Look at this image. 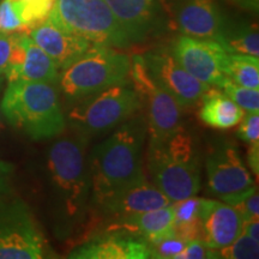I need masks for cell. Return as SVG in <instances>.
Returning <instances> with one entry per match:
<instances>
[{"label": "cell", "instance_id": "44dd1931", "mask_svg": "<svg viewBox=\"0 0 259 259\" xmlns=\"http://www.w3.org/2000/svg\"><path fill=\"white\" fill-rule=\"evenodd\" d=\"M203 103L199 116L204 124L213 128L227 130L235 127L244 118L245 111L241 109L225 93L210 88L202 96Z\"/></svg>", "mask_w": 259, "mask_h": 259}, {"label": "cell", "instance_id": "8d00e7d4", "mask_svg": "<svg viewBox=\"0 0 259 259\" xmlns=\"http://www.w3.org/2000/svg\"><path fill=\"white\" fill-rule=\"evenodd\" d=\"M3 127H4V125H3V122H2V109H0V132H2Z\"/></svg>", "mask_w": 259, "mask_h": 259}, {"label": "cell", "instance_id": "d6986e66", "mask_svg": "<svg viewBox=\"0 0 259 259\" xmlns=\"http://www.w3.org/2000/svg\"><path fill=\"white\" fill-rule=\"evenodd\" d=\"M109 228L125 229L142 236L149 245H155L174 236V211L171 204L163 208L138 212L115 220Z\"/></svg>", "mask_w": 259, "mask_h": 259}, {"label": "cell", "instance_id": "f546056e", "mask_svg": "<svg viewBox=\"0 0 259 259\" xmlns=\"http://www.w3.org/2000/svg\"><path fill=\"white\" fill-rule=\"evenodd\" d=\"M204 258H216L215 250L208 247L205 242L199 239L191 240L187 242L183 251L177 255L176 259H204Z\"/></svg>", "mask_w": 259, "mask_h": 259}, {"label": "cell", "instance_id": "cb8c5ba5", "mask_svg": "<svg viewBox=\"0 0 259 259\" xmlns=\"http://www.w3.org/2000/svg\"><path fill=\"white\" fill-rule=\"evenodd\" d=\"M23 21L27 34L45 22L50 16L56 0H14Z\"/></svg>", "mask_w": 259, "mask_h": 259}, {"label": "cell", "instance_id": "2e32d148", "mask_svg": "<svg viewBox=\"0 0 259 259\" xmlns=\"http://www.w3.org/2000/svg\"><path fill=\"white\" fill-rule=\"evenodd\" d=\"M93 204L102 215L120 220L138 212L163 208L171 202L154 184L144 179L135 185L107 194Z\"/></svg>", "mask_w": 259, "mask_h": 259}, {"label": "cell", "instance_id": "6da1fadb", "mask_svg": "<svg viewBox=\"0 0 259 259\" xmlns=\"http://www.w3.org/2000/svg\"><path fill=\"white\" fill-rule=\"evenodd\" d=\"M147 134V119L136 113L120 124L111 137L93 149L88 157L90 203L145 179L143 147Z\"/></svg>", "mask_w": 259, "mask_h": 259}, {"label": "cell", "instance_id": "e0dca14e", "mask_svg": "<svg viewBox=\"0 0 259 259\" xmlns=\"http://www.w3.org/2000/svg\"><path fill=\"white\" fill-rule=\"evenodd\" d=\"M202 240L212 250L225 247L241 234L242 218L231 204L203 199L200 211Z\"/></svg>", "mask_w": 259, "mask_h": 259}, {"label": "cell", "instance_id": "d4e9b609", "mask_svg": "<svg viewBox=\"0 0 259 259\" xmlns=\"http://www.w3.org/2000/svg\"><path fill=\"white\" fill-rule=\"evenodd\" d=\"M220 88L227 96L231 97L236 105L245 112H258L259 109V89L246 88L239 85L225 77L220 84Z\"/></svg>", "mask_w": 259, "mask_h": 259}, {"label": "cell", "instance_id": "277c9868", "mask_svg": "<svg viewBox=\"0 0 259 259\" xmlns=\"http://www.w3.org/2000/svg\"><path fill=\"white\" fill-rule=\"evenodd\" d=\"M147 164L153 184L171 203L196 196L200 189L198 149L183 128L163 139L149 138Z\"/></svg>", "mask_w": 259, "mask_h": 259}, {"label": "cell", "instance_id": "5b68a950", "mask_svg": "<svg viewBox=\"0 0 259 259\" xmlns=\"http://www.w3.org/2000/svg\"><path fill=\"white\" fill-rule=\"evenodd\" d=\"M143 108L131 79L76 100L67 120L76 134L85 138L115 128Z\"/></svg>", "mask_w": 259, "mask_h": 259}, {"label": "cell", "instance_id": "836d02e7", "mask_svg": "<svg viewBox=\"0 0 259 259\" xmlns=\"http://www.w3.org/2000/svg\"><path fill=\"white\" fill-rule=\"evenodd\" d=\"M241 233L251 236V238L258 240L259 239V222L258 218H252L247 220H242Z\"/></svg>", "mask_w": 259, "mask_h": 259}, {"label": "cell", "instance_id": "ba28073f", "mask_svg": "<svg viewBox=\"0 0 259 259\" xmlns=\"http://www.w3.org/2000/svg\"><path fill=\"white\" fill-rule=\"evenodd\" d=\"M47 242L23 200L0 197V259L47 257Z\"/></svg>", "mask_w": 259, "mask_h": 259}, {"label": "cell", "instance_id": "7c38bea8", "mask_svg": "<svg viewBox=\"0 0 259 259\" xmlns=\"http://www.w3.org/2000/svg\"><path fill=\"white\" fill-rule=\"evenodd\" d=\"M153 79L176 100L180 107H191L200 101L208 84L200 82L181 67L171 52L156 50L143 56Z\"/></svg>", "mask_w": 259, "mask_h": 259}, {"label": "cell", "instance_id": "ffe728a7", "mask_svg": "<svg viewBox=\"0 0 259 259\" xmlns=\"http://www.w3.org/2000/svg\"><path fill=\"white\" fill-rule=\"evenodd\" d=\"M21 40L24 47V60L16 80L57 84L60 71L56 63L31 40L27 32H21Z\"/></svg>", "mask_w": 259, "mask_h": 259}, {"label": "cell", "instance_id": "8fae6325", "mask_svg": "<svg viewBox=\"0 0 259 259\" xmlns=\"http://www.w3.org/2000/svg\"><path fill=\"white\" fill-rule=\"evenodd\" d=\"M168 24L183 35L216 40L226 22L216 0H162Z\"/></svg>", "mask_w": 259, "mask_h": 259}, {"label": "cell", "instance_id": "30bf717a", "mask_svg": "<svg viewBox=\"0 0 259 259\" xmlns=\"http://www.w3.org/2000/svg\"><path fill=\"white\" fill-rule=\"evenodd\" d=\"M205 168L209 190L227 204L232 205L257 191L234 145L226 143L212 149L206 157Z\"/></svg>", "mask_w": 259, "mask_h": 259}, {"label": "cell", "instance_id": "4316f807", "mask_svg": "<svg viewBox=\"0 0 259 259\" xmlns=\"http://www.w3.org/2000/svg\"><path fill=\"white\" fill-rule=\"evenodd\" d=\"M0 31L2 32H27L14 0L0 2Z\"/></svg>", "mask_w": 259, "mask_h": 259}, {"label": "cell", "instance_id": "7a4b0ae2", "mask_svg": "<svg viewBox=\"0 0 259 259\" xmlns=\"http://www.w3.org/2000/svg\"><path fill=\"white\" fill-rule=\"evenodd\" d=\"M87 147L88 138L74 132L54 142L47 154L48 181L61 231L67 233L84 221L92 198Z\"/></svg>", "mask_w": 259, "mask_h": 259}, {"label": "cell", "instance_id": "4fadbf2b", "mask_svg": "<svg viewBox=\"0 0 259 259\" xmlns=\"http://www.w3.org/2000/svg\"><path fill=\"white\" fill-rule=\"evenodd\" d=\"M227 52L216 41L181 35L171 48V54L191 76L208 85H220L225 74L222 61Z\"/></svg>", "mask_w": 259, "mask_h": 259}, {"label": "cell", "instance_id": "603a6c76", "mask_svg": "<svg viewBox=\"0 0 259 259\" xmlns=\"http://www.w3.org/2000/svg\"><path fill=\"white\" fill-rule=\"evenodd\" d=\"M221 69L225 77L232 82L246 88L259 89L258 57L226 53Z\"/></svg>", "mask_w": 259, "mask_h": 259}, {"label": "cell", "instance_id": "ac0fdd59", "mask_svg": "<svg viewBox=\"0 0 259 259\" xmlns=\"http://www.w3.org/2000/svg\"><path fill=\"white\" fill-rule=\"evenodd\" d=\"M29 36L56 63L59 71L69 67L92 47V42L61 30L46 19L29 31Z\"/></svg>", "mask_w": 259, "mask_h": 259}, {"label": "cell", "instance_id": "8992f818", "mask_svg": "<svg viewBox=\"0 0 259 259\" xmlns=\"http://www.w3.org/2000/svg\"><path fill=\"white\" fill-rule=\"evenodd\" d=\"M131 59L116 48L92 45L78 60L59 73V87L70 100L82 99L90 94L130 79Z\"/></svg>", "mask_w": 259, "mask_h": 259}, {"label": "cell", "instance_id": "e575fe53", "mask_svg": "<svg viewBox=\"0 0 259 259\" xmlns=\"http://www.w3.org/2000/svg\"><path fill=\"white\" fill-rule=\"evenodd\" d=\"M248 158V164L252 168V170L254 171L255 176H258L259 171V143L250 144V149H248L247 153Z\"/></svg>", "mask_w": 259, "mask_h": 259}, {"label": "cell", "instance_id": "74e56055", "mask_svg": "<svg viewBox=\"0 0 259 259\" xmlns=\"http://www.w3.org/2000/svg\"><path fill=\"white\" fill-rule=\"evenodd\" d=\"M0 85H2V78H0Z\"/></svg>", "mask_w": 259, "mask_h": 259}, {"label": "cell", "instance_id": "d6a6232c", "mask_svg": "<svg viewBox=\"0 0 259 259\" xmlns=\"http://www.w3.org/2000/svg\"><path fill=\"white\" fill-rule=\"evenodd\" d=\"M15 170V166L10 162L0 160V197L8 196L11 192V176Z\"/></svg>", "mask_w": 259, "mask_h": 259}, {"label": "cell", "instance_id": "83f0119b", "mask_svg": "<svg viewBox=\"0 0 259 259\" xmlns=\"http://www.w3.org/2000/svg\"><path fill=\"white\" fill-rule=\"evenodd\" d=\"M187 245L186 241L181 240L178 236H170L164 239L161 242L155 245H150L151 258H176Z\"/></svg>", "mask_w": 259, "mask_h": 259}, {"label": "cell", "instance_id": "7402d4cb", "mask_svg": "<svg viewBox=\"0 0 259 259\" xmlns=\"http://www.w3.org/2000/svg\"><path fill=\"white\" fill-rule=\"evenodd\" d=\"M215 41L227 53L259 56V32L254 22H228L226 19Z\"/></svg>", "mask_w": 259, "mask_h": 259}, {"label": "cell", "instance_id": "3957f363", "mask_svg": "<svg viewBox=\"0 0 259 259\" xmlns=\"http://www.w3.org/2000/svg\"><path fill=\"white\" fill-rule=\"evenodd\" d=\"M0 109L10 125L34 141L58 137L66 127L53 84L28 80L9 82Z\"/></svg>", "mask_w": 259, "mask_h": 259}, {"label": "cell", "instance_id": "f1b7e54d", "mask_svg": "<svg viewBox=\"0 0 259 259\" xmlns=\"http://www.w3.org/2000/svg\"><path fill=\"white\" fill-rule=\"evenodd\" d=\"M238 136L248 144L259 143V115L258 112H247L239 122Z\"/></svg>", "mask_w": 259, "mask_h": 259}, {"label": "cell", "instance_id": "9c48e42d", "mask_svg": "<svg viewBox=\"0 0 259 259\" xmlns=\"http://www.w3.org/2000/svg\"><path fill=\"white\" fill-rule=\"evenodd\" d=\"M130 79L147 107L148 134L150 139H163L181 128L180 106L153 79L143 56L131 59Z\"/></svg>", "mask_w": 259, "mask_h": 259}, {"label": "cell", "instance_id": "5bb4252c", "mask_svg": "<svg viewBox=\"0 0 259 259\" xmlns=\"http://www.w3.org/2000/svg\"><path fill=\"white\" fill-rule=\"evenodd\" d=\"M69 258L147 259L151 258V250L142 236L125 229L108 228L71 251Z\"/></svg>", "mask_w": 259, "mask_h": 259}, {"label": "cell", "instance_id": "1f68e13d", "mask_svg": "<svg viewBox=\"0 0 259 259\" xmlns=\"http://www.w3.org/2000/svg\"><path fill=\"white\" fill-rule=\"evenodd\" d=\"M232 206L238 210V212L240 213L242 220H247L252 218H258L259 216V197L258 192L254 191L253 193L248 194L247 197L242 198L234 204H232Z\"/></svg>", "mask_w": 259, "mask_h": 259}, {"label": "cell", "instance_id": "9a60e30c", "mask_svg": "<svg viewBox=\"0 0 259 259\" xmlns=\"http://www.w3.org/2000/svg\"><path fill=\"white\" fill-rule=\"evenodd\" d=\"M132 44L157 34L163 24L162 0H105Z\"/></svg>", "mask_w": 259, "mask_h": 259}, {"label": "cell", "instance_id": "4dcf8cb0", "mask_svg": "<svg viewBox=\"0 0 259 259\" xmlns=\"http://www.w3.org/2000/svg\"><path fill=\"white\" fill-rule=\"evenodd\" d=\"M16 34L17 32L0 31V78L5 76L10 60H11L12 52L16 45Z\"/></svg>", "mask_w": 259, "mask_h": 259}, {"label": "cell", "instance_id": "52a82bcc", "mask_svg": "<svg viewBox=\"0 0 259 259\" xmlns=\"http://www.w3.org/2000/svg\"><path fill=\"white\" fill-rule=\"evenodd\" d=\"M47 19L61 30L78 35L93 45L116 50L131 46L105 0H56Z\"/></svg>", "mask_w": 259, "mask_h": 259}, {"label": "cell", "instance_id": "484cf974", "mask_svg": "<svg viewBox=\"0 0 259 259\" xmlns=\"http://www.w3.org/2000/svg\"><path fill=\"white\" fill-rule=\"evenodd\" d=\"M216 258L254 259L259 257L258 240L241 233L234 241L225 247L215 250Z\"/></svg>", "mask_w": 259, "mask_h": 259}, {"label": "cell", "instance_id": "d590c367", "mask_svg": "<svg viewBox=\"0 0 259 259\" xmlns=\"http://www.w3.org/2000/svg\"><path fill=\"white\" fill-rule=\"evenodd\" d=\"M227 2L246 11L255 12V14L258 12L259 0H227Z\"/></svg>", "mask_w": 259, "mask_h": 259}]
</instances>
